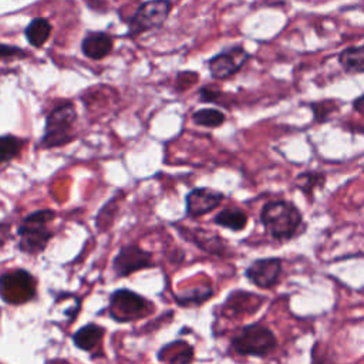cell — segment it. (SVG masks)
I'll list each match as a JSON object with an SVG mask.
<instances>
[{
	"label": "cell",
	"mask_w": 364,
	"mask_h": 364,
	"mask_svg": "<svg viewBox=\"0 0 364 364\" xmlns=\"http://www.w3.org/2000/svg\"><path fill=\"white\" fill-rule=\"evenodd\" d=\"M260 222L272 237L289 240L297 235L303 216L299 208L289 200H270L260 210Z\"/></svg>",
	"instance_id": "1"
},
{
	"label": "cell",
	"mask_w": 364,
	"mask_h": 364,
	"mask_svg": "<svg viewBox=\"0 0 364 364\" xmlns=\"http://www.w3.org/2000/svg\"><path fill=\"white\" fill-rule=\"evenodd\" d=\"M277 346L273 331L262 323L245 326L233 338L232 348L240 355L266 357Z\"/></svg>",
	"instance_id": "2"
},
{
	"label": "cell",
	"mask_w": 364,
	"mask_h": 364,
	"mask_svg": "<svg viewBox=\"0 0 364 364\" xmlns=\"http://www.w3.org/2000/svg\"><path fill=\"white\" fill-rule=\"evenodd\" d=\"M77 118L75 108L71 102L55 107L46 119V132L41 144L47 148L60 146L73 139L71 127Z\"/></svg>",
	"instance_id": "3"
},
{
	"label": "cell",
	"mask_w": 364,
	"mask_h": 364,
	"mask_svg": "<svg viewBox=\"0 0 364 364\" xmlns=\"http://www.w3.org/2000/svg\"><path fill=\"white\" fill-rule=\"evenodd\" d=\"M148 300L128 289H118L109 297V316L119 321H132L149 311Z\"/></svg>",
	"instance_id": "4"
},
{
	"label": "cell",
	"mask_w": 364,
	"mask_h": 364,
	"mask_svg": "<svg viewBox=\"0 0 364 364\" xmlns=\"http://www.w3.org/2000/svg\"><path fill=\"white\" fill-rule=\"evenodd\" d=\"M171 10L169 0H149L139 6L129 23V36L158 28L164 24Z\"/></svg>",
	"instance_id": "5"
},
{
	"label": "cell",
	"mask_w": 364,
	"mask_h": 364,
	"mask_svg": "<svg viewBox=\"0 0 364 364\" xmlns=\"http://www.w3.org/2000/svg\"><path fill=\"white\" fill-rule=\"evenodd\" d=\"M34 293V280L26 270H16L0 276V296L6 303H26Z\"/></svg>",
	"instance_id": "6"
},
{
	"label": "cell",
	"mask_w": 364,
	"mask_h": 364,
	"mask_svg": "<svg viewBox=\"0 0 364 364\" xmlns=\"http://www.w3.org/2000/svg\"><path fill=\"white\" fill-rule=\"evenodd\" d=\"M249 53L242 46L230 47L209 60L208 65L210 75L215 80L229 78L242 68V65L249 60Z\"/></svg>",
	"instance_id": "7"
},
{
	"label": "cell",
	"mask_w": 364,
	"mask_h": 364,
	"mask_svg": "<svg viewBox=\"0 0 364 364\" xmlns=\"http://www.w3.org/2000/svg\"><path fill=\"white\" fill-rule=\"evenodd\" d=\"M112 267L117 276L125 277L138 270L152 267V257L149 252L136 245H125L114 257Z\"/></svg>",
	"instance_id": "8"
},
{
	"label": "cell",
	"mask_w": 364,
	"mask_h": 364,
	"mask_svg": "<svg viewBox=\"0 0 364 364\" xmlns=\"http://www.w3.org/2000/svg\"><path fill=\"white\" fill-rule=\"evenodd\" d=\"M282 273V259L279 257H264L257 259L250 263L246 270L245 276L250 283L260 289H270L273 287Z\"/></svg>",
	"instance_id": "9"
},
{
	"label": "cell",
	"mask_w": 364,
	"mask_h": 364,
	"mask_svg": "<svg viewBox=\"0 0 364 364\" xmlns=\"http://www.w3.org/2000/svg\"><path fill=\"white\" fill-rule=\"evenodd\" d=\"M18 249L23 253L37 255L43 252L53 237V233L46 228L43 223H33V222H23L18 228Z\"/></svg>",
	"instance_id": "10"
},
{
	"label": "cell",
	"mask_w": 364,
	"mask_h": 364,
	"mask_svg": "<svg viewBox=\"0 0 364 364\" xmlns=\"http://www.w3.org/2000/svg\"><path fill=\"white\" fill-rule=\"evenodd\" d=\"M225 195L222 192L209 188H196L186 195V215L191 218H198L209 213L218 208Z\"/></svg>",
	"instance_id": "11"
},
{
	"label": "cell",
	"mask_w": 364,
	"mask_h": 364,
	"mask_svg": "<svg viewBox=\"0 0 364 364\" xmlns=\"http://www.w3.org/2000/svg\"><path fill=\"white\" fill-rule=\"evenodd\" d=\"M82 54L91 60H101L112 50V38L105 33H91L81 43Z\"/></svg>",
	"instance_id": "12"
},
{
	"label": "cell",
	"mask_w": 364,
	"mask_h": 364,
	"mask_svg": "<svg viewBox=\"0 0 364 364\" xmlns=\"http://www.w3.org/2000/svg\"><path fill=\"white\" fill-rule=\"evenodd\" d=\"M102 336H104V328L101 326L88 323L87 326L81 327L73 334V343L80 350L91 351L102 340Z\"/></svg>",
	"instance_id": "13"
},
{
	"label": "cell",
	"mask_w": 364,
	"mask_h": 364,
	"mask_svg": "<svg viewBox=\"0 0 364 364\" xmlns=\"http://www.w3.org/2000/svg\"><path fill=\"white\" fill-rule=\"evenodd\" d=\"M51 23L44 17L33 18L26 27V38L33 47H41L51 34Z\"/></svg>",
	"instance_id": "14"
},
{
	"label": "cell",
	"mask_w": 364,
	"mask_h": 364,
	"mask_svg": "<svg viewBox=\"0 0 364 364\" xmlns=\"http://www.w3.org/2000/svg\"><path fill=\"white\" fill-rule=\"evenodd\" d=\"M213 222L216 225H219L222 228H226V229H230L233 232H240L247 225V215L240 209L226 208V209L220 210L213 218Z\"/></svg>",
	"instance_id": "15"
},
{
	"label": "cell",
	"mask_w": 364,
	"mask_h": 364,
	"mask_svg": "<svg viewBox=\"0 0 364 364\" xmlns=\"http://www.w3.org/2000/svg\"><path fill=\"white\" fill-rule=\"evenodd\" d=\"M338 61L347 73H364V44L344 48L338 55Z\"/></svg>",
	"instance_id": "16"
},
{
	"label": "cell",
	"mask_w": 364,
	"mask_h": 364,
	"mask_svg": "<svg viewBox=\"0 0 364 364\" xmlns=\"http://www.w3.org/2000/svg\"><path fill=\"white\" fill-rule=\"evenodd\" d=\"M326 182V175L323 172H316V171H309L303 172L296 178V186L310 199L313 198L314 189L323 188Z\"/></svg>",
	"instance_id": "17"
},
{
	"label": "cell",
	"mask_w": 364,
	"mask_h": 364,
	"mask_svg": "<svg viewBox=\"0 0 364 364\" xmlns=\"http://www.w3.org/2000/svg\"><path fill=\"white\" fill-rule=\"evenodd\" d=\"M192 121L200 127L216 128L225 122V114L215 108H202L193 112Z\"/></svg>",
	"instance_id": "18"
},
{
	"label": "cell",
	"mask_w": 364,
	"mask_h": 364,
	"mask_svg": "<svg viewBox=\"0 0 364 364\" xmlns=\"http://www.w3.org/2000/svg\"><path fill=\"white\" fill-rule=\"evenodd\" d=\"M212 294V289L209 287H195L175 296V300L179 306H192L206 301Z\"/></svg>",
	"instance_id": "19"
},
{
	"label": "cell",
	"mask_w": 364,
	"mask_h": 364,
	"mask_svg": "<svg viewBox=\"0 0 364 364\" xmlns=\"http://www.w3.org/2000/svg\"><path fill=\"white\" fill-rule=\"evenodd\" d=\"M23 148V141L13 135L0 136V162H9L16 158Z\"/></svg>",
	"instance_id": "20"
},
{
	"label": "cell",
	"mask_w": 364,
	"mask_h": 364,
	"mask_svg": "<svg viewBox=\"0 0 364 364\" xmlns=\"http://www.w3.org/2000/svg\"><path fill=\"white\" fill-rule=\"evenodd\" d=\"M54 218H55L54 210L41 209V210H36V212L27 215L23 222H33V223H43V225H47V223H48L50 220H53Z\"/></svg>",
	"instance_id": "21"
},
{
	"label": "cell",
	"mask_w": 364,
	"mask_h": 364,
	"mask_svg": "<svg viewBox=\"0 0 364 364\" xmlns=\"http://www.w3.org/2000/svg\"><path fill=\"white\" fill-rule=\"evenodd\" d=\"M311 108H313L316 121H324L326 117L336 108V105L333 101H321V102L313 104Z\"/></svg>",
	"instance_id": "22"
},
{
	"label": "cell",
	"mask_w": 364,
	"mask_h": 364,
	"mask_svg": "<svg viewBox=\"0 0 364 364\" xmlns=\"http://www.w3.org/2000/svg\"><path fill=\"white\" fill-rule=\"evenodd\" d=\"M26 53L17 47L0 44V60H13V58H24Z\"/></svg>",
	"instance_id": "23"
},
{
	"label": "cell",
	"mask_w": 364,
	"mask_h": 364,
	"mask_svg": "<svg viewBox=\"0 0 364 364\" xmlns=\"http://www.w3.org/2000/svg\"><path fill=\"white\" fill-rule=\"evenodd\" d=\"M199 95H200V100H202V101H205V102H212V101H216V100H218V97L220 95V91H219L218 88H215V87L208 85V87L200 88Z\"/></svg>",
	"instance_id": "24"
},
{
	"label": "cell",
	"mask_w": 364,
	"mask_h": 364,
	"mask_svg": "<svg viewBox=\"0 0 364 364\" xmlns=\"http://www.w3.org/2000/svg\"><path fill=\"white\" fill-rule=\"evenodd\" d=\"M353 108H354V111L364 114V94L353 101Z\"/></svg>",
	"instance_id": "25"
}]
</instances>
